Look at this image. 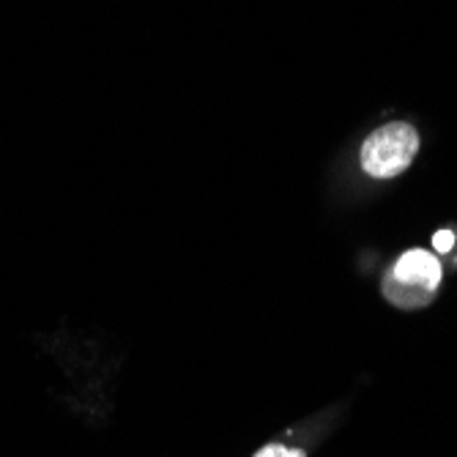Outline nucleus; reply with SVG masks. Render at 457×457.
Instances as JSON below:
<instances>
[{"mask_svg": "<svg viewBox=\"0 0 457 457\" xmlns=\"http://www.w3.org/2000/svg\"><path fill=\"white\" fill-rule=\"evenodd\" d=\"M441 263L425 249H408L403 253L384 277V296L400 310H420L433 302L441 287Z\"/></svg>", "mask_w": 457, "mask_h": 457, "instance_id": "1", "label": "nucleus"}, {"mask_svg": "<svg viewBox=\"0 0 457 457\" xmlns=\"http://www.w3.org/2000/svg\"><path fill=\"white\" fill-rule=\"evenodd\" d=\"M255 457H307V452L294 449V446H285V444H269Z\"/></svg>", "mask_w": 457, "mask_h": 457, "instance_id": "3", "label": "nucleus"}, {"mask_svg": "<svg viewBox=\"0 0 457 457\" xmlns=\"http://www.w3.org/2000/svg\"><path fill=\"white\" fill-rule=\"evenodd\" d=\"M433 246H436V253L441 255V253H449V249L454 246V233L452 230H438L436 236H433Z\"/></svg>", "mask_w": 457, "mask_h": 457, "instance_id": "4", "label": "nucleus"}, {"mask_svg": "<svg viewBox=\"0 0 457 457\" xmlns=\"http://www.w3.org/2000/svg\"><path fill=\"white\" fill-rule=\"evenodd\" d=\"M420 151V135L405 120H392L376 129L361 145V168L372 179H395Z\"/></svg>", "mask_w": 457, "mask_h": 457, "instance_id": "2", "label": "nucleus"}]
</instances>
